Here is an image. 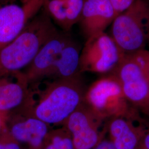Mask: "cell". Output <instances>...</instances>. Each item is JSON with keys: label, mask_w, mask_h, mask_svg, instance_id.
I'll return each instance as SVG.
<instances>
[{"label": "cell", "mask_w": 149, "mask_h": 149, "mask_svg": "<svg viewBox=\"0 0 149 149\" xmlns=\"http://www.w3.org/2000/svg\"><path fill=\"white\" fill-rule=\"evenodd\" d=\"M136 149H149V130L145 134Z\"/></svg>", "instance_id": "cell-20"}, {"label": "cell", "mask_w": 149, "mask_h": 149, "mask_svg": "<svg viewBox=\"0 0 149 149\" xmlns=\"http://www.w3.org/2000/svg\"><path fill=\"white\" fill-rule=\"evenodd\" d=\"M58 31L44 9L18 37L0 50V79L24 69L44 43Z\"/></svg>", "instance_id": "cell-2"}, {"label": "cell", "mask_w": 149, "mask_h": 149, "mask_svg": "<svg viewBox=\"0 0 149 149\" xmlns=\"http://www.w3.org/2000/svg\"><path fill=\"white\" fill-rule=\"evenodd\" d=\"M26 76L18 71L0 79V114L8 117L27 106L31 101L33 91Z\"/></svg>", "instance_id": "cell-11"}, {"label": "cell", "mask_w": 149, "mask_h": 149, "mask_svg": "<svg viewBox=\"0 0 149 149\" xmlns=\"http://www.w3.org/2000/svg\"><path fill=\"white\" fill-rule=\"evenodd\" d=\"M43 8L60 27L69 31L65 0H46Z\"/></svg>", "instance_id": "cell-15"}, {"label": "cell", "mask_w": 149, "mask_h": 149, "mask_svg": "<svg viewBox=\"0 0 149 149\" xmlns=\"http://www.w3.org/2000/svg\"><path fill=\"white\" fill-rule=\"evenodd\" d=\"M46 0H22L0 6V50L18 37L29 22L42 10Z\"/></svg>", "instance_id": "cell-7"}, {"label": "cell", "mask_w": 149, "mask_h": 149, "mask_svg": "<svg viewBox=\"0 0 149 149\" xmlns=\"http://www.w3.org/2000/svg\"><path fill=\"white\" fill-rule=\"evenodd\" d=\"M86 90L80 74L53 80L37 92V98L32 96L28 109L36 117L49 125H64L84 102Z\"/></svg>", "instance_id": "cell-1"}, {"label": "cell", "mask_w": 149, "mask_h": 149, "mask_svg": "<svg viewBox=\"0 0 149 149\" xmlns=\"http://www.w3.org/2000/svg\"><path fill=\"white\" fill-rule=\"evenodd\" d=\"M148 45H149V41H148Z\"/></svg>", "instance_id": "cell-25"}, {"label": "cell", "mask_w": 149, "mask_h": 149, "mask_svg": "<svg viewBox=\"0 0 149 149\" xmlns=\"http://www.w3.org/2000/svg\"><path fill=\"white\" fill-rule=\"evenodd\" d=\"M92 149H117L112 141L108 140H102L95 148Z\"/></svg>", "instance_id": "cell-21"}, {"label": "cell", "mask_w": 149, "mask_h": 149, "mask_svg": "<svg viewBox=\"0 0 149 149\" xmlns=\"http://www.w3.org/2000/svg\"><path fill=\"white\" fill-rule=\"evenodd\" d=\"M143 70H144V72L148 74L149 78V57L148 59V61H147L146 63L145 64V65L144 66ZM143 116H144V117L146 118L147 120H148V121H149V103L148 107H147L146 109L145 110V111L144 112V114H143Z\"/></svg>", "instance_id": "cell-22"}, {"label": "cell", "mask_w": 149, "mask_h": 149, "mask_svg": "<svg viewBox=\"0 0 149 149\" xmlns=\"http://www.w3.org/2000/svg\"><path fill=\"white\" fill-rule=\"evenodd\" d=\"M111 73L114 74L123 93L130 104L141 115L149 103V78L132 55H124Z\"/></svg>", "instance_id": "cell-6"}, {"label": "cell", "mask_w": 149, "mask_h": 149, "mask_svg": "<svg viewBox=\"0 0 149 149\" xmlns=\"http://www.w3.org/2000/svg\"><path fill=\"white\" fill-rule=\"evenodd\" d=\"M17 142L11 135L8 139L0 140V149H21Z\"/></svg>", "instance_id": "cell-19"}, {"label": "cell", "mask_w": 149, "mask_h": 149, "mask_svg": "<svg viewBox=\"0 0 149 149\" xmlns=\"http://www.w3.org/2000/svg\"><path fill=\"white\" fill-rule=\"evenodd\" d=\"M124 56L113 39L105 32L86 39L80 55V71L111 73Z\"/></svg>", "instance_id": "cell-5"}, {"label": "cell", "mask_w": 149, "mask_h": 149, "mask_svg": "<svg viewBox=\"0 0 149 149\" xmlns=\"http://www.w3.org/2000/svg\"><path fill=\"white\" fill-rule=\"evenodd\" d=\"M68 18V27L69 31L72 27L77 23L84 5V0H65Z\"/></svg>", "instance_id": "cell-17"}, {"label": "cell", "mask_w": 149, "mask_h": 149, "mask_svg": "<svg viewBox=\"0 0 149 149\" xmlns=\"http://www.w3.org/2000/svg\"><path fill=\"white\" fill-rule=\"evenodd\" d=\"M112 37L124 55L145 49L149 40V0H138L111 24Z\"/></svg>", "instance_id": "cell-3"}, {"label": "cell", "mask_w": 149, "mask_h": 149, "mask_svg": "<svg viewBox=\"0 0 149 149\" xmlns=\"http://www.w3.org/2000/svg\"><path fill=\"white\" fill-rule=\"evenodd\" d=\"M6 128L17 141L29 145L33 149L42 145L49 132L46 123L36 117L29 109L23 108L7 117Z\"/></svg>", "instance_id": "cell-9"}, {"label": "cell", "mask_w": 149, "mask_h": 149, "mask_svg": "<svg viewBox=\"0 0 149 149\" xmlns=\"http://www.w3.org/2000/svg\"><path fill=\"white\" fill-rule=\"evenodd\" d=\"M70 38L58 31L44 43L31 63L22 71L30 85L45 79Z\"/></svg>", "instance_id": "cell-10"}, {"label": "cell", "mask_w": 149, "mask_h": 149, "mask_svg": "<svg viewBox=\"0 0 149 149\" xmlns=\"http://www.w3.org/2000/svg\"><path fill=\"white\" fill-rule=\"evenodd\" d=\"M106 123L84 102L63 125L71 134L74 149H92L101 141V129Z\"/></svg>", "instance_id": "cell-8"}, {"label": "cell", "mask_w": 149, "mask_h": 149, "mask_svg": "<svg viewBox=\"0 0 149 149\" xmlns=\"http://www.w3.org/2000/svg\"><path fill=\"white\" fill-rule=\"evenodd\" d=\"M117 16L109 0H84L79 23L87 39L103 33Z\"/></svg>", "instance_id": "cell-12"}, {"label": "cell", "mask_w": 149, "mask_h": 149, "mask_svg": "<svg viewBox=\"0 0 149 149\" xmlns=\"http://www.w3.org/2000/svg\"><path fill=\"white\" fill-rule=\"evenodd\" d=\"M80 52L79 45L70 38L45 79H63L80 75Z\"/></svg>", "instance_id": "cell-14"}, {"label": "cell", "mask_w": 149, "mask_h": 149, "mask_svg": "<svg viewBox=\"0 0 149 149\" xmlns=\"http://www.w3.org/2000/svg\"><path fill=\"white\" fill-rule=\"evenodd\" d=\"M7 117L0 114V132L6 127V123Z\"/></svg>", "instance_id": "cell-23"}, {"label": "cell", "mask_w": 149, "mask_h": 149, "mask_svg": "<svg viewBox=\"0 0 149 149\" xmlns=\"http://www.w3.org/2000/svg\"><path fill=\"white\" fill-rule=\"evenodd\" d=\"M84 102L102 119L142 117L124 96L116 76L106 74L93 82L86 90Z\"/></svg>", "instance_id": "cell-4"}, {"label": "cell", "mask_w": 149, "mask_h": 149, "mask_svg": "<svg viewBox=\"0 0 149 149\" xmlns=\"http://www.w3.org/2000/svg\"><path fill=\"white\" fill-rule=\"evenodd\" d=\"M117 16L132 5L138 0H109Z\"/></svg>", "instance_id": "cell-18"}, {"label": "cell", "mask_w": 149, "mask_h": 149, "mask_svg": "<svg viewBox=\"0 0 149 149\" xmlns=\"http://www.w3.org/2000/svg\"><path fill=\"white\" fill-rule=\"evenodd\" d=\"M107 130L117 149H136L149 125L144 118L116 117L107 120Z\"/></svg>", "instance_id": "cell-13"}, {"label": "cell", "mask_w": 149, "mask_h": 149, "mask_svg": "<svg viewBox=\"0 0 149 149\" xmlns=\"http://www.w3.org/2000/svg\"><path fill=\"white\" fill-rule=\"evenodd\" d=\"M15 0H0V6L8 3H11L14 2Z\"/></svg>", "instance_id": "cell-24"}, {"label": "cell", "mask_w": 149, "mask_h": 149, "mask_svg": "<svg viewBox=\"0 0 149 149\" xmlns=\"http://www.w3.org/2000/svg\"><path fill=\"white\" fill-rule=\"evenodd\" d=\"M47 135L50 140L44 149H74L71 134L64 126Z\"/></svg>", "instance_id": "cell-16"}]
</instances>
